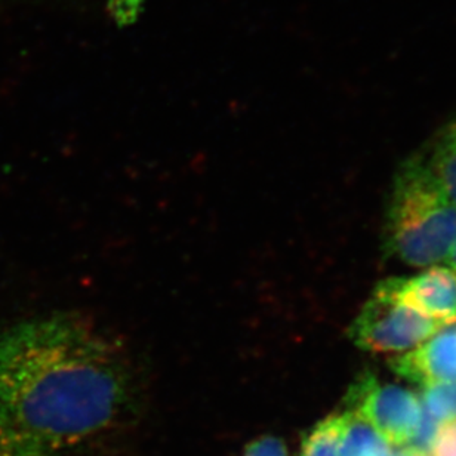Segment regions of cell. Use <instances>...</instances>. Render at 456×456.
Masks as SVG:
<instances>
[{
    "instance_id": "9c48e42d",
    "label": "cell",
    "mask_w": 456,
    "mask_h": 456,
    "mask_svg": "<svg viewBox=\"0 0 456 456\" xmlns=\"http://www.w3.org/2000/svg\"><path fill=\"white\" fill-rule=\"evenodd\" d=\"M346 413L325 418L308 431L301 446V456H341Z\"/></svg>"
},
{
    "instance_id": "5b68a950",
    "label": "cell",
    "mask_w": 456,
    "mask_h": 456,
    "mask_svg": "<svg viewBox=\"0 0 456 456\" xmlns=\"http://www.w3.org/2000/svg\"><path fill=\"white\" fill-rule=\"evenodd\" d=\"M375 292L397 299L442 325L456 322V274L451 268L433 265L411 279H387Z\"/></svg>"
},
{
    "instance_id": "8fae6325",
    "label": "cell",
    "mask_w": 456,
    "mask_h": 456,
    "mask_svg": "<svg viewBox=\"0 0 456 456\" xmlns=\"http://www.w3.org/2000/svg\"><path fill=\"white\" fill-rule=\"evenodd\" d=\"M243 456H289V453L281 437L261 436L246 446Z\"/></svg>"
},
{
    "instance_id": "7a4b0ae2",
    "label": "cell",
    "mask_w": 456,
    "mask_h": 456,
    "mask_svg": "<svg viewBox=\"0 0 456 456\" xmlns=\"http://www.w3.org/2000/svg\"><path fill=\"white\" fill-rule=\"evenodd\" d=\"M384 240L387 252L411 267H433L455 245L456 207L424 159H411L395 174Z\"/></svg>"
},
{
    "instance_id": "ba28073f",
    "label": "cell",
    "mask_w": 456,
    "mask_h": 456,
    "mask_svg": "<svg viewBox=\"0 0 456 456\" xmlns=\"http://www.w3.org/2000/svg\"><path fill=\"white\" fill-rule=\"evenodd\" d=\"M426 162L456 207V120L440 134Z\"/></svg>"
},
{
    "instance_id": "6da1fadb",
    "label": "cell",
    "mask_w": 456,
    "mask_h": 456,
    "mask_svg": "<svg viewBox=\"0 0 456 456\" xmlns=\"http://www.w3.org/2000/svg\"><path fill=\"white\" fill-rule=\"evenodd\" d=\"M136 390L126 344L84 313H49L0 332V422L37 456L116 426Z\"/></svg>"
},
{
    "instance_id": "8992f818",
    "label": "cell",
    "mask_w": 456,
    "mask_h": 456,
    "mask_svg": "<svg viewBox=\"0 0 456 456\" xmlns=\"http://www.w3.org/2000/svg\"><path fill=\"white\" fill-rule=\"evenodd\" d=\"M391 372L419 386L456 382V322L406 354L390 360Z\"/></svg>"
},
{
    "instance_id": "4fadbf2b",
    "label": "cell",
    "mask_w": 456,
    "mask_h": 456,
    "mask_svg": "<svg viewBox=\"0 0 456 456\" xmlns=\"http://www.w3.org/2000/svg\"><path fill=\"white\" fill-rule=\"evenodd\" d=\"M437 456H456V426L444 428L440 437Z\"/></svg>"
},
{
    "instance_id": "30bf717a",
    "label": "cell",
    "mask_w": 456,
    "mask_h": 456,
    "mask_svg": "<svg viewBox=\"0 0 456 456\" xmlns=\"http://www.w3.org/2000/svg\"><path fill=\"white\" fill-rule=\"evenodd\" d=\"M422 411L439 426H456V382H435L422 386Z\"/></svg>"
},
{
    "instance_id": "7c38bea8",
    "label": "cell",
    "mask_w": 456,
    "mask_h": 456,
    "mask_svg": "<svg viewBox=\"0 0 456 456\" xmlns=\"http://www.w3.org/2000/svg\"><path fill=\"white\" fill-rule=\"evenodd\" d=\"M0 456H37L24 440L0 422Z\"/></svg>"
},
{
    "instance_id": "3957f363",
    "label": "cell",
    "mask_w": 456,
    "mask_h": 456,
    "mask_svg": "<svg viewBox=\"0 0 456 456\" xmlns=\"http://www.w3.org/2000/svg\"><path fill=\"white\" fill-rule=\"evenodd\" d=\"M444 326L397 299L373 292L348 328V337L360 350L402 353L417 348Z\"/></svg>"
},
{
    "instance_id": "52a82bcc",
    "label": "cell",
    "mask_w": 456,
    "mask_h": 456,
    "mask_svg": "<svg viewBox=\"0 0 456 456\" xmlns=\"http://www.w3.org/2000/svg\"><path fill=\"white\" fill-rule=\"evenodd\" d=\"M346 413L341 456H391V444L373 427Z\"/></svg>"
},
{
    "instance_id": "9a60e30c",
    "label": "cell",
    "mask_w": 456,
    "mask_h": 456,
    "mask_svg": "<svg viewBox=\"0 0 456 456\" xmlns=\"http://www.w3.org/2000/svg\"><path fill=\"white\" fill-rule=\"evenodd\" d=\"M391 456H419L417 453L411 452L409 449L400 448L397 452L391 453Z\"/></svg>"
},
{
    "instance_id": "277c9868",
    "label": "cell",
    "mask_w": 456,
    "mask_h": 456,
    "mask_svg": "<svg viewBox=\"0 0 456 456\" xmlns=\"http://www.w3.org/2000/svg\"><path fill=\"white\" fill-rule=\"evenodd\" d=\"M346 406V412L362 418L397 448L406 446L422 415L421 400L415 393L395 384H382L369 370L351 384Z\"/></svg>"
},
{
    "instance_id": "5bb4252c",
    "label": "cell",
    "mask_w": 456,
    "mask_h": 456,
    "mask_svg": "<svg viewBox=\"0 0 456 456\" xmlns=\"http://www.w3.org/2000/svg\"><path fill=\"white\" fill-rule=\"evenodd\" d=\"M444 261L449 264V268H451V270H452V272L456 274V241L455 245H453L452 249H451V252H449L448 256H446Z\"/></svg>"
}]
</instances>
